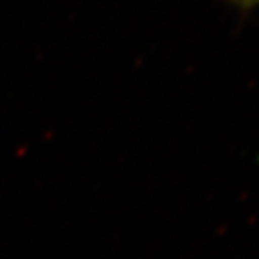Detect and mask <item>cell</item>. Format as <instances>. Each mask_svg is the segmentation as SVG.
<instances>
[{"label":"cell","mask_w":259,"mask_h":259,"mask_svg":"<svg viewBox=\"0 0 259 259\" xmlns=\"http://www.w3.org/2000/svg\"><path fill=\"white\" fill-rule=\"evenodd\" d=\"M241 8H257L259 6V0H236Z\"/></svg>","instance_id":"1"}]
</instances>
